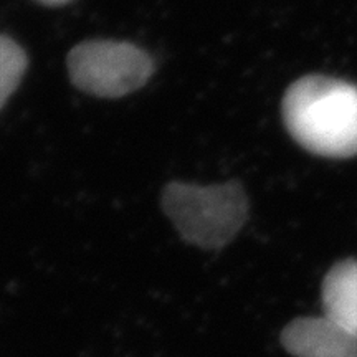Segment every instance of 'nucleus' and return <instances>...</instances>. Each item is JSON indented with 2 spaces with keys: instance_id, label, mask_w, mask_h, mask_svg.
I'll return each instance as SVG.
<instances>
[{
  "instance_id": "f257e3e1",
  "label": "nucleus",
  "mask_w": 357,
  "mask_h": 357,
  "mask_svg": "<svg viewBox=\"0 0 357 357\" xmlns=\"http://www.w3.org/2000/svg\"><path fill=\"white\" fill-rule=\"evenodd\" d=\"M284 126L306 151L323 158L357 155V86L326 75L296 79L281 102Z\"/></svg>"
},
{
  "instance_id": "f03ea898",
  "label": "nucleus",
  "mask_w": 357,
  "mask_h": 357,
  "mask_svg": "<svg viewBox=\"0 0 357 357\" xmlns=\"http://www.w3.org/2000/svg\"><path fill=\"white\" fill-rule=\"evenodd\" d=\"M162 207L187 243L205 250L229 245L248 218V200L236 182L195 185L172 182L164 189Z\"/></svg>"
},
{
  "instance_id": "7ed1b4c3",
  "label": "nucleus",
  "mask_w": 357,
  "mask_h": 357,
  "mask_svg": "<svg viewBox=\"0 0 357 357\" xmlns=\"http://www.w3.org/2000/svg\"><path fill=\"white\" fill-rule=\"evenodd\" d=\"M68 71L71 82L89 95L119 98L141 88L153 75L154 63L136 45L96 40L70 52Z\"/></svg>"
},
{
  "instance_id": "20e7f679",
  "label": "nucleus",
  "mask_w": 357,
  "mask_h": 357,
  "mask_svg": "<svg viewBox=\"0 0 357 357\" xmlns=\"http://www.w3.org/2000/svg\"><path fill=\"white\" fill-rule=\"evenodd\" d=\"M280 342L294 357H357V333L324 314L289 321Z\"/></svg>"
},
{
  "instance_id": "39448f33",
  "label": "nucleus",
  "mask_w": 357,
  "mask_h": 357,
  "mask_svg": "<svg viewBox=\"0 0 357 357\" xmlns=\"http://www.w3.org/2000/svg\"><path fill=\"white\" fill-rule=\"evenodd\" d=\"M324 316L357 333V258L337 261L321 284Z\"/></svg>"
},
{
  "instance_id": "423d86ee",
  "label": "nucleus",
  "mask_w": 357,
  "mask_h": 357,
  "mask_svg": "<svg viewBox=\"0 0 357 357\" xmlns=\"http://www.w3.org/2000/svg\"><path fill=\"white\" fill-rule=\"evenodd\" d=\"M26 70V55L12 38L0 35V109L19 86Z\"/></svg>"
},
{
  "instance_id": "0eeeda50",
  "label": "nucleus",
  "mask_w": 357,
  "mask_h": 357,
  "mask_svg": "<svg viewBox=\"0 0 357 357\" xmlns=\"http://www.w3.org/2000/svg\"><path fill=\"white\" fill-rule=\"evenodd\" d=\"M40 3H45V6H53V7H56V6H63V3H66V2H70V0H38Z\"/></svg>"
}]
</instances>
